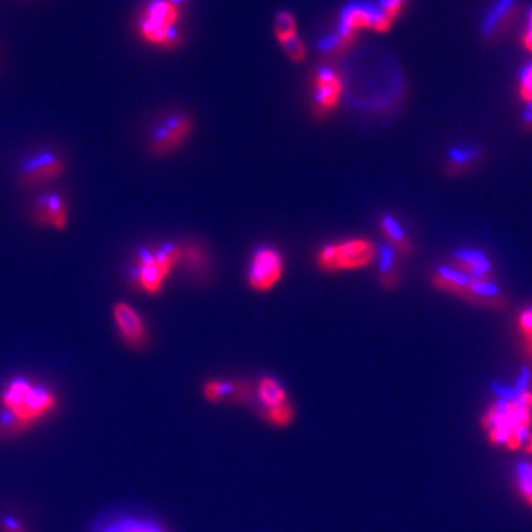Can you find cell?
Wrapping results in <instances>:
<instances>
[{"label": "cell", "instance_id": "cell-1", "mask_svg": "<svg viewBox=\"0 0 532 532\" xmlns=\"http://www.w3.org/2000/svg\"><path fill=\"white\" fill-rule=\"evenodd\" d=\"M522 379L518 389L494 399L482 414L481 426L492 447L518 451L531 434L532 390L527 386L528 374Z\"/></svg>", "mask_w": 532, "mask_h": 532}, {"label": "cell", "instance_id": "cell-2", "mask_svg": "<svg viewBox=\"0 0 532 532\" xmlns=\"http://www.w3.org/2000/svg\"><path fill=\"white\" fill-rule=\"evenodd\" d=\"M0 436L21 434L37 425L58 407L57 395L26 377L9 380L0 394Z\"/></svg>", "mask_w": 532, "mask_h": 532}, {"label": "cell", "instance_id": "cell-3", "mask_svg": "<svg viewBox=\"0 0 532 532\" xmlns=\"http://www.w3.org/2000/svg\"><path fill=\"white\" fill-rule=\"evenodd\" d=\"M182 244L161 243L154 247L137 250L130 279L141 292L148 296H157L175 266L181 263Z\"/></svg>", "mask_w": 532, "mask_h": 532}, {"label": "cell", "instance_id": "cell-4", "mask_svg": "<svg viewBox=\"0 0 532 532\" xmlns=\"http://www.w3.org/2000/svg\"><path fill=\"white\" fill-rule=\"evenodd\" d=\"M181 4L173 0H150L137 20V35L151 46L177 48L182 42Z\"/></svg>", "mask_w": 532, "mask_h": 532}, {"label": "cell", "instance_id": "cell-5", "mask_svg": "<svg viewBox=\"0 0 532 532\" xmlns=\"http://www.w3.org/2000/svg\"><path fill=\"white\" fill-rule=\"evenodd\" d=\"M377 248L367 239H348L339 243H330L319 248L315 263L323 272H340L365 268L374 262Z\"/></svg>", "mask_w": 532, "mask_h": 532}, {"label": "cell", "instance_id": "cell-6", "mask_svg": "<svg viewBox=\"0 0 532 532\" xmlns=\"http://www.w3.org/2000/svg\"><path fill=\"white\" fill-rule=\"evenodd\" d=\"M254 410L266 425L288 427L294 421L296 410L283 383L272 376L259 377L254 386Z\"/></svg>", "mask_w": 532, "mask_h": 532}, {"label": "cell", "instance_id": "cell-7", "mask_svg": "<svg viewBox=\"0 0 532 532\" xmlns=\"http://www.w3.org/2000/svg\"><path fill=\"white\" fill-rule=\"evenodd\" d=\"M194 130V121L184 111H173L164 115L151 129L148 151L153 157H166L179 150Z\"/></svg>", "mask_w": 532, "mask_h": 532}, {"label": "cell", "instance_id": "cell-8", "mask_svg": "<svg viewBox=\"0 0 532 532\" xmlns=\"http://www.w3.org/2000/svg\"><path fill=\"white\" fill-rule=\"evenodd\" d=\"M66 172V161L52 150L37 151L28 155L18 168V182L24 188L46 185Z\"/></svg>", "mask_w": 532, "mask_h": 532}, {"label": "cell", "instance_id": "cell-9", "mask_svg": "<svg viewBox=\"0 0 532 532\" xmlns=\"http://www.w3.org/2000/svg\"><path fill=\"white\" fill-rule=\"evenodd\" d=\"M345 83L339 71L332 66H323L315 70L312 75V110L318 119L327 117L336 110Z\"/></svg>", "mask_w": 532, "mask_h": 532}, {"label": "cell", "instance_id": "cell-10", "mask_svg": "<svg viewBox=\"0 0 532 532\" xmlns=\"http://www.w3.org/2000/svg\"><path fill=\"white\" fill-rule=\"evenodd\" d=\"M284 261L274 247H259L248 265L247 283L257 293L270 292L283 278Z\"/></svg>", "mask_w": 532, "mask_h": 532}, {"label": "cell", "instance_id": "cell-11", "mask_svg": "<svg viewBox=\"0 0 532 532\" xmlns=\"http://www.w3.org/2000/svg\"><path fill=\"white\" fill-rule=\"evenodd\" d=\"M390 27L392 21L381 12L379 6H372L364 2H352L341 11L337 30L356 37L358 31L363 28L386 33L390 30Z\"/></svg>", "mask_w": 532, "mask_h": 532}, {"label": "cell", "instance_id": "cell-12", "mask_svg": "<svg viewBox=\"0 0 532 532\" xmlns=\"http://www.w3.org/2000/svg\"><path fill=\"white\" fill-rule=\"evenodd\" d=\"M111 314L124 345L133 350L145 348L148 341L145 321L132 305H129L126 301H115Z\"/></svg>", "mask_w": 532, "mask_h": 532}, {"label": "cell", "instance_id": "cell-13", "mask_svg": "<svg viewBox=\"0 0 532 532\" xmlns=\"http://www.w3.org/2000/svg\"><path fill=\"white\" fill-rule=\"evenodd\" d=\"M203 396L210 403H234L253 405L254 386L247 380H221L212 379L204 381Z\"/></svg>", "mask_w": 532, "mask_h": 532}, {"label": "cell", "instance_id": "cell-14", "mask_svg": "<svg viewBox=\"0 0 532 532\" xmlns=\"http://www.w3.org/2000/svg\"><path fill=\"white\" fill-rule=\"evenodd\" d=\"M33 222L37 226H51L53 230L64 231L70 222L68 204L61 194L43 192L37 195L31 210Z\"/></svg>", "mask_w": 532, "mask_h": 532}, {"label": "cell", "instance_id": "cell-15", "mask_svg": "<svg viewBox=\"0 0 532 532\" xmlns=\"http://www.w3.org/2000/svg\"><path fill=\"white\" fill-rule=\"evenodd\" d=\"M451 266L473 281H494V266L481 248H458L451 254Z\"/></svg>", "mask_w": 532, "mask_h": 532}, {"label": "cell", "instance_id": "cell-16", "mask_svg": "<svg viewBox=\"0 0 532 532\" xmlns=\"http://www.w3.org/2000/svg\"><path fill=\"white\" fill-rule=\"evenodd\" d=\"M485 159V150L474 144L451 146L443 163V172L450 177L463 176L478 168Z\"/></svg>", "mask_w": 532, "mask_h": 532}, {"label": "cell", "instance_id": "cell-17", "mask_svg": "<svg viewBox=\"0 0 532 532\" xmlns=\"http://www.w3.org/2000/svg\"><path fill=\"white\" fill-rule=\"evenodd\" d=\"M473 279H470L465 272L452 268L451 265H439L430 274V284L439 292L448 293L452 296L469 301V288Z\"/></svg>", "mask_w": 532, "mask_h": 532}, {"label": "cell", "instance_id": "cell-18", "mask_svg": "<svg viewBox=\"0 0 532 532\" xmlns=\"http://www.w3.org/2000/svg\"><path fill=\"white\" fill-rule=\"evenodd\" d=\"M379 228H380L381 235L385 237L386 241L389 244V247L401 259L403 257H411L414 254L416 246L412 243L411 239L408 237L403 226L392 215H383L380 217Z\"/></svg>", "mask_w": 532, "mask_h": 532}, {"label": "cell", "instance_id": "cell-19", "mask_svg": "<svg viewBox=\"0 0 532 532\" xmlns=\"http://www.w3.org/2000/svg\"><path fill=\"white\" fill-rule=\"evenodd\" d=\"M398 259L401 257L386 246L379 250V284L385 290H394L401 283V270H399Z\"/></svg>", "mask_w": 532, "mask_h": 532}, {"label": "cell", "instance_id": "cell-20", "mask_svg": "<svg viewBox=\"0 0 532 532\" xmlns=\"http://www.w3.org/2000/svg\"><path fill=\"white\" fill-rule=\"evenodd\" d=\"M95 532H164L163 528L135 518H119L104 523Z\"/></svg>", "mask_w": 532, "mask_h": 532}, {"label": "cell", "instance_id": "cell-21", "mask_svg": "<svg viewBox=\"0 0 532 532\" xmlns=\"http://www.w3.org/2000/svg\"><path fill=\"white\" fill-rule=\"evenodd\" d=\"M513 483L520 500L532 510V460L520 461L516 465Z\"/></svg>", "mask_w": 532, "mask_h": 532}, {"label": "cell", "instance_id": "cell-22", "mask_svg": "<svg viewBox=\"0 0 532 532\" xmlns=\"http://www.w3.org/2000/svg\"><path fill=\"white\" fill-rule=\"evenodd\" d=\"M513 8L514 0H498L496 6L488 13L485 21H483L482 35H487V37L496 35L498 28L503 26L501 22L505 21L510 13L513 12Z\"/></svg>", "mask_w": 532, "mask_h": 532}, {"label": "cell", "instance_id": "cell-23", "mask_svg": "<svg viewBox=\"0 0 532 532\" xmlns=\"http://www.w3.org/2000/svg\"><path fill=\"white\" fill-rule=\"evenodd\" d=\"M181 263L186 266L194 274H200L207 270L208 257L203 247L195 244H182Z\"/></svg>", "mask_w": 532, "mask_h": 532}, {"label": "cell", "instance_id": "cell-24", "mask_svg": "<svg viewBox=\"0 0 532 532\" xmlns=\"http://www.w3.org/2000/svg\"><path fill=\"white\" fill-rule=\"evenodd\" d=\"M274 33L278 43H283L286 40L297 35L296 20L292 13L288 11H281L275 15Z\"/></svg>", "mask_w": 532, "mask_h": 532}, {"label": "cell", "instance_id": "cell-25", "mask_svg": "<svg viewBox=\"0 0 532 532\" xmlns=\"http://www.w3.org/2000/svg\"><path fill=\"white\" fill-rule=\"evenodd\" d=\"M281 44L284 52L287 55L293 62L305 61L306 58V48L303 42L299 39V35H294L292 39L286 40Z\"/></svg>", "mask_w": 532, "mask_h": 532}, {"label": "cell", "instance_id": "cell-26", "mask_svg": "<svg viewBox=\"0 0 532 532\" xmlns=\"http://www.w3.org/2000/svg\"><path fill=\"white\" fill-rule=\"evenodd\" d=\"M519 93L523 101H532V64L525 66L520 71V77H519Z\"/></svg>", "mask_w": 532, "mask_h": 532}, {"label": "cell", "instance_id": "cell-27", "mask_svg": "<svg viewBox=\"0 0 532 532\" xmlns=\"http://www.w3.org/2000/svg\"><path fill=\"white\" fill-rule=\"evenodd\" d=\"M403 4L405 0H379V8L392 22L403 12Z\"/></svg>", "mask_w": 532, "mask_h": 532}, {"label": "cell", "instance_id": "cell-28", "mask_svg": "<svg viewBox=\"0 0 532 532\" xmlns=\"http://www.w3.org/2000/svg\"><path fill=\"white\" fill-rule=\"evenodd\" d=\"M518 327L520 337H532V306L519 314Z\"/></svg>", "mask_w": 532, "mask_h": 532}, {"label": "cell", "instance_id": "cell-29", "mask_svg": "<svg viewBox=\"0 0 532 532\" xmlns=\"http://www.w3.org/2000/svg\"><path fill=\"white\" fill-rule=\"evenodd\" d=\"M0 531L2 532H28L27 531L26 525L18 520L15 516H6L2 519L0 522Z\"/></svg>", "mask_w": 532, "mask_h": 532}, {"label": "cell", "instance_id": "cell-30", "mask_svg": "<svg viewBox=\"0 0 532 532\" xmlns=\"http://www.w3.org/2000/svg\"><path fill=\"white\" fill-rule=\"evenodd\" d=\"M520 128L525 132H532V101L527 102V108L520 114Z\"/></svg>", "mask_w": 532, "mask_h": 532}, {"label": "cell", "instance_id": "cell-31", "mask_svg": "<svg viewBox=\"0 0 532 532\" xmlns=\"http://www.w3.org/2000/svg\"><path fill=\"white\" fill-rule=\"evenodd\" d=\"M522 43L528 51L532 52V9L529 12V18H528V28L525 35H523Z\"/></svg>", "mask_w": 532, "mask_h": 532}, {"label": "cell", "instance_id": "cell-32", "mask_svg": "<svg viewBox=\"0 0 532 532\" xmlns=\"http://www.w3.org/2000/svg\"><path fill=\"white\" fill-rule=\"evenodd\" d=\"M522 450L527 456L532 457V434H528L523 441Z\"/></svg>", "mask_w": 532, "mask_h": 532}]
</instances>
